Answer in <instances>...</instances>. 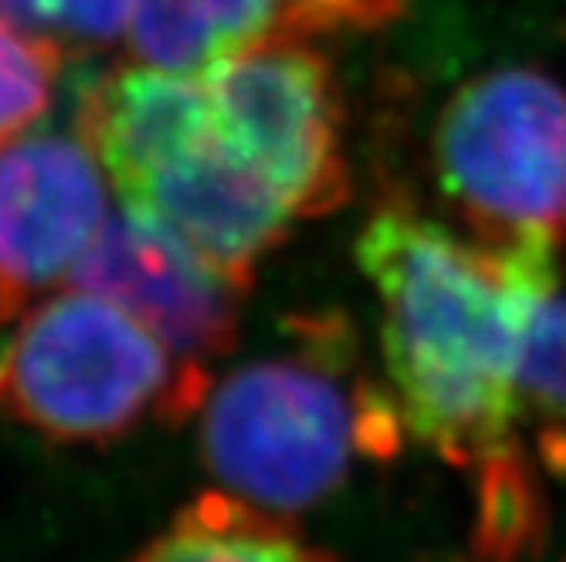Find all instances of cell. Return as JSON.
I'll list each match as a JSON object with an SVG mask.
<instances>
[{"instance_id":"14","label":"cell","mask_w":566,"mask_h":562,"mask_svg":"<svg viewBox=\"0 0 566 562\" xmlns=\"http://www.w3.org/2000/svg\"><path fill=\"white\" fill-rule=\"evenodd\" d=\"M407 0H289L292 41L336 31H374L400 14Z\"/></svg>"},{"instance_id":"8","label":"cell","mask_w":566,"mask_h":562,"mask_svg":"<svg viewBox=\"0 0 566 562\" xmlns=\"http://www.w3.org/2000/svg\"><path fill=\"white\" fill-rule=\"evenodd\" d=\"M123 203L157 218L180 234L203 262H211L238 288H248L262 258L275 251L292 224L282 203L241 170L218 142L214 116L208 132L184 142L119 190Z\"/></svg>"},{"instance_id":"4","label":"cell","mask_w":566,"mask_h":562,"mask_svg":"<svg viewBox=\"0 0 566 562\" xmlns=\"http://www.w3.org/2000/svg\"><path fill=\"white\" fill-rule=\"evenodd\" d=\"M428 167L472 237L566 251V85L549 72L505 65L461 82L431 126Z\"/></svg>"},{"instance_id":"2","label":"cell","mask_w":566,"mask_h":562,"mask_svg":"<svg viewBox=\"0 0 566 562\" xmlns=\"http://www.w3.org/2000/svg\"><path fill=\"white\" fill-rule=\"evenodd\" d=\"M349 336L313 322L295 352L234 370L203 400V457L228 495L292 516L333 495L359 457L407 437L394 393L353 377Z\"/></svg>"},{"instance_id":"12","label":"cell","mask_w":566,"mask_h":562,"mask_svg":"<svg viewBox=\"0 0 566 562\" xmlns=\"http://www.w3.org/2000/svg\"><path fill=\"white\" fill-rule=\"evenodd\" d=\"M62 55L55 44L0 14V149L18 142L48 113Z\"/></svg>"},{"instance_id":"5","label":"cell","mask_w":566,"mask_h":562,"mask_svg":"<svg viewBox=\"0 0 566 562\" xmlns=\"http://www.w3.org/2000/svg\"><path fill=\"white\" fill-rule=\"evenodd\" d=\"M218 142L295 221L349 200L346 109L333 65L305 41H272L203 72Z\"/></svg>"},{"instance_id":"3","label":"cell","mask_w":566,"mask_h":562,"mask_svg":"<svg viewBox=\"0 0 566 562\" xmlns=\"http://www.w3.org/2000/svg\"><path fill=\"white\" fill-rule=\"evenodd\" d=\"M208 386V367L82 288L38 301L0 346V411L65 444L116 441L146 417L180 421Z\"/></svg>"},{"instance_id":"13","label":"cell","mask_w":566,"mask_h":562,"mask_svg":"<svg viewBox=\"0 0 566 562\" xmlns=\"http://www.w3.org/2000/svg\"><path fill=\"white\" fill-rule=\"evenodd\" d=\"M0 14L59 51L102 47L129 34L136 0H0Z\"/></svg>"},{"instance_id":"1","label":"cell","mask_w":566,"mask_h":562,"mask_svg":"<svg viewBox=\"0 0 566 562\" xmlns=\"http://www.w3.org/2000/svg\"><path fill=\"white\" fill-rule=\"evenodd\" d=\"M563 254L549 244L492 247L410 200L380 203L356 237L403 431L472 478L482 562H520L546 526L520 437V367L533 291Z\"/></svg>"},{"instance_id":"6","label":"cell","mask_w":566,"mask_h":562,"mask_svg":"<svg viewBox=\"0 0 566 562\" xmlns=\"http://www.w3.org/2000/svg\"><path fill=\"white\" fill-rule=\"evenodd\" d=\"M69 288L109 298L187 363H208L238 339L241 291L157 218L113 211L69 275Z\"/></svg>"},{"instance_id":"11","label":"cell","mask_w":566,"mask_h":562,"mask_svg":"<svg viewBox=\"0 0 566 562\" xmlns=\"http://www.w3.org/2000/svg\"><path fill=\"white\" fill-rule=\"evenodd\" d=\"M523 421L543 434V457L566 471V275L563 262L536 285L520 367Z\"/></svg>"},{"instance_id":"10","label":"cell","mask_w":566,"mask_h":562,"mask_svg":"<svg viewBox=\"0 0 566 562\" xmlns=\"http://www.w3.org/2000/svg\"><path fill=\"white\" fill-rule=\"evenodd\" d=\"M133 562H336L308 545L282 516L228 491L193 498Z\"/></svg>"},{"instance_id":"9","label":"cell","mask_w":566,"mask_h":562,"mask_svg":"<svg viewBox=\"0 0 566 562\" xmlns=\"http://www.w3.org/2000/svg\"><path fill=\"white\" fill-rule=\"evenodd\" d=\"M143 65L203 75L272 41H292L289 0H136L129 24Z\"/></svg>"},{"instance_id":"7","label":"cell","mask_w":566,"mask_h":562,"mask_svg":"<svg viewBox=\"0 0 566 562\" xmlns=\"http://www.w3.org/2000/svg\"><path fill=\"white\" fill-rule=\"evenodd\" d=\"M106 218L102 167L82 136H31L0 149V322L69 282Z\"/></svg>"}]
</instances>
